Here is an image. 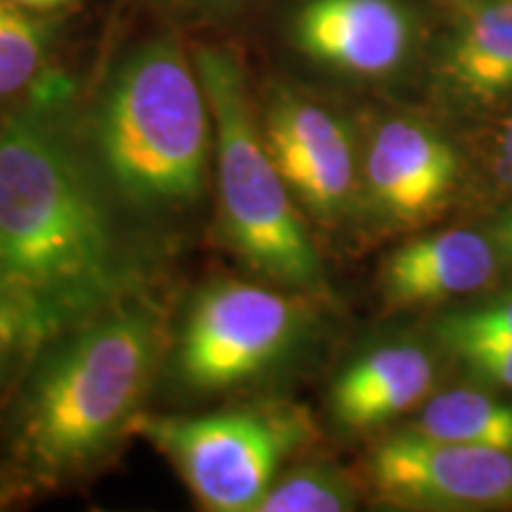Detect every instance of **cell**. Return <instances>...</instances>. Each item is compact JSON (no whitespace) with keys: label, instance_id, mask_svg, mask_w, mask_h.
I'll use <instances>...</instances> for the list:
<instances>
[{"label":"cell","instance_id":"1","mask_svg":"<svg viewBox=\"0 0 512 512\" xmlns=\"http://www.w3.org/2000/svg\"><path fill=\"white\" fill-rule=\"evenodd\" d=\"M74 102L50 72L0 112V280L43 339L155 290L164 271L100 181Z\"/></svg>","mask_w":512,"mask_h":512},{"label":"cell","instance_id":"2","mask_svg":"<svg viewBox=\"0 0 512 512\" xmlns=\"http://www.w3.org/2000/svg\"><path fill=\"white\" fill-rule=\"evenodd\" d=\"M169 316L155 290L41 339L0 403V508L91 482L157 392Z\"/></svg>","mask_w":512,"mask_h":512},{"label":"cell","instance_id":"3","mask_svg":"<svg viewBox=\"0 0 512 512\" xmlns=\"http://www.w3.org/2000/svg\"><path fill=\"white\" fill-rule=\"evenodd\" d=\"M74 119L114 204L166 261L214 207V112L192 48L169 31L131 43Z\"/></svg>","mask_w":512,"mask_h":512},{"label":"cell","instance_id":"4","mask_svg":"<svg viewBox=\"0 0 512 512\" xmlns=\"http://www.w3.org/2000/svg\"><path fill=\"white\" fill-rule=\"evenodd\" d=\"M313 335L309 292L259 278H209L169 316L155 394L188 408L271 396Z\"/></svg>","mask_w":512,"mask_h":512},{"label":"cell","instance_id":"5","mask_svg":"<svg viewBox=\"0 0 512 512\" xmlns=\"http://www.w3.org/2000/svg\"><path fill=\"white\" fill-rule=\"evenodd\" d=\"M216 128L214 221L221 245L254 278L316 294L323 261L304 211L273 164L256 112V95L235 50L192 48Z\"/></svg>","mask_w":512,"mask_h":512},{"label":"cell","instance_id":"6","mask_svg":"<svg viewBox=\"0 0 512 512\" xmlns=\"http://www.w3.org/2000/svg\"><path fill=\"white\" fill-rule=\"evenodd\" d=\"M311 420L278 396L204 413H143L136 434L174 465L211 512H254L285 465L311 441Z\"/></svg>","mask_w":512,"mask_h":512},{"label":"cell","instance_id":"7","mask_svg":"<svg viewBox=\"0 0 512 512\" xmlns=\"http://www.w3.org/2000/svg\"><path fill=\"white\" fill-rule=\"evenodd\" d=\"M256 112L273 164L313 221L335 223L356 197L358 157L347 121L287 83H271Z\"/></svg>","mask_w":512,"mask_h":512},{"label":"cell","instance_id":"8","mask_svg":"<svg viewBox=\"0 0 512 512\" xmlns=\"http://www.w3.org/2000/svg\"><path fill=\"white\" fill-rule=\"evenodd\" d=\"M368 475L384 501L406 508L512 501L510 451L434 439L418 430L380 441L370 453Z\"/></svg>","mask_w":512,"mask_h":512},{"label":"cell","instance_id":"9","mask_svg":"<svg viewBox=\"0 0 512 512\" xmlns=\"http://www.w3.org/2000/svg\"><path fill=\"white\" fill-rule=\"evenodd\" d=\"M285 41L313 67L349 79L392 76L413 46V17L403 0H297Z\"/></svg>","mask_w":512,"mask_h":512},{"label":"cell","instance_id":"10","mask_svg":"<svg viewBox=\"0 0 512 512\" xmlns=\"http://www.w3.org/2000/svg\"><path fill=\"white\" fill-rule=\"evenodd\" d=\"M456 181V155L432 128L408 117L384 119L368 140L361 185L389 223L411 226L441 207Z\"/></svg>","mask_w":512,"mask_h":512},{"label":"cell","instance_id":"11","mask_svg":"<svg viewBox=\"0 0 512 512\" xmlns=\"http://www.w3.org/2000/svg\"><path fill=\"white\" fill-rule=\"evenodd\" d=\"M434 366L411 342H389L366 351L332 382L328 408L337 427L368 432L413 408L430 392Z\"/></svg>","mask_w":512,"mask_h":512},{"label":"cell","instance_id":"12","mask_svg":"<svg viewBox=\"0 0 512 512\" xmlns=\"http://www.w3.org/2000/svg\"><path fill=\"white\" fill-rule=\"evenodd\" d=\"M494 271L496 256L482 235L444 230L389 254L380 280L392 306H425L477 290Z\"/></svg>","mask_w":512,"mask_h":512},{"label":"cell","instance_id":"13","mask_svg":"<svg viewBox=\"0 0 512 512\" xmlns=\"http://www.w3.org/2000/svg\"><path fill=\"white\" fill-rule=\"evenodd\" d=\"M448 74L482 100L512 88V0H484L465 12L448 55Z\"/></svg>","mask_w":512,"mask_h":512},{"label":"cell","instance_id":"14","mask_svg":"<svg viewBox=\"0 0 512 512\" xmlns=\"http://www.w3.org/2000/svg\"><path fill=\"white\" fill-rule=\"evenodd\" d=\"M57 34L55 15H38L0 0V112L50 74Z\"/></svg>","mask_w":512,"mask_h":512},{"label":"cell","instance_id":"15","mask_svg":"<svg viewBox=\"0 0 512 512\" xmlns=\"http://www.w3.org/2000/svg\"><path fill=\"white\" fill-rule=\"evenodd\" d=\"M413 430L456 444L512 451V408L484 394L453 389L422 408Z\"/></svg>","mask_w":512,"mask_h":512},{"label":"cell","instance_id":"16","mask_svg":"<svg viewBox=\"0 0 512 512\" xmlns=\"http://www.w3.org/2000/svg\"><path fill=\"white\" fill-rule=\"evenodd\" d=\"M354 505V489L342 472L309 463L280 472L254 512H342Z\"/></svg>","mask_w":512,"mask_h":512},{"label":"cell","instance_id":"17","mask_svg":"<svg viewBox=\"0 0 512 512\" xmlns=\"http://www.w3.org/2000/svg\"><path fill=\"white\" fill-rule=\"evenodd\" d=\"M43 330L24 299L0 280V403L34 354Z\"/></svg>","mask_w":512,"mask_h":512},{"label":"cell","instance_id":"18","mask_svg":"<svg viewBox=\"0 0 512 512\" xmlns=\"http://www.w3.org/2000/svg\"><path fill=\"white\" fill-rule=\"evenodd\" d=\"M439 337L444 342L456 339H498L512 342V302H501L486 309L448 318L439 325Z\"/></svg>","mask_w":512,"mask_h":512},{"label":"cell","instance_id":"19","mask_svg":"<svg viewBox=\"0 0 512 512\" xmlns=\"http://www.w3.org/2000/svg\"><path fill=\"white\" fill-rule=\"evenodd\" d=\"M448 349L465 358L472 368L491 380L512 387V342L498 339H456Z\"/></svg>","mask_w":512,"mask_h":512},{"label":"cell","instance_id":"20","mask_svg":"<svg viewBox=\"0 0 512 512\" xmlns=\"http://www.w3.org/2000/svg\"><path fill=\"white\" fill-rule=\"evenodd\" d=\"M10 3H15L24 10L38 12V15H57V12L72 8L79 0H10Z\"/></svg>","mask_w":512,"mask_h":512},{"label":"cell","instance_id":"21","mask_svg":"<svg viewBox=\"0 0 512 512\" xmlns=\"http://www.w3.org/2000/svg\"><path fill=\"white\" fill-rule=\"evenodd\" d=\"M169 3L188 5V8H226V5L242 3V0H169Z\"/></svg>","mask_w":512,"mask_h":512},{"label":"cell","instance_id":"22","mask_svg":"<svg viewBox=\"0 0 512 512\" xmlns=\"http://www.w3.org/2000/svg\"><path fill=\"white\" fill-rule=\"evenodd\" d=\"M503 147H505V155L512 162V117L508 124H505V131H503Z\"/></svg>","mask_w":512,"mask_h":512},{"label":"cell","instance_id":"23","mask_svg":"<svg viewBox=\"0 0 512 512\" xmlns=\"http://www.w3.org/2000/svg\"><path fill=\"white\" fill-rule=\"evenodd\" d=\"M501 238H503L505 245L512 249V216H508V219H505L503 230H501Z\"/></svg>","mask_w":512,"mask_h":512}]
</instances>
